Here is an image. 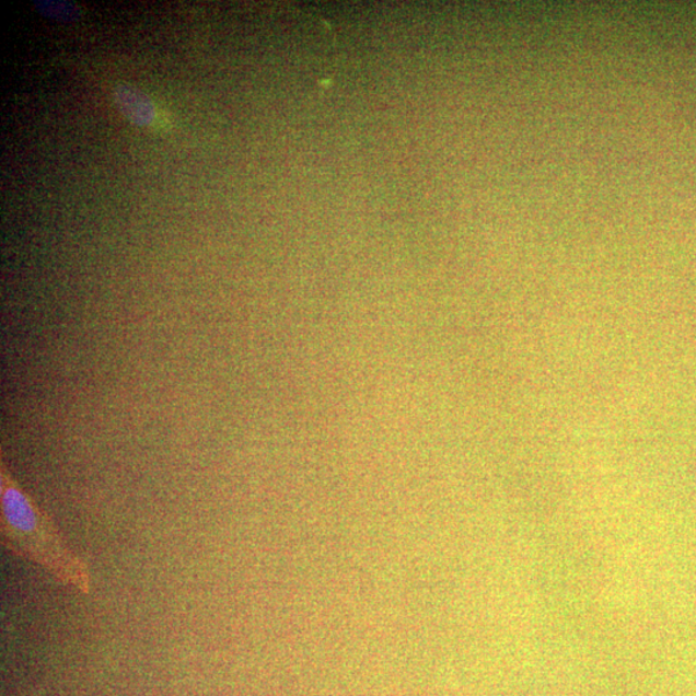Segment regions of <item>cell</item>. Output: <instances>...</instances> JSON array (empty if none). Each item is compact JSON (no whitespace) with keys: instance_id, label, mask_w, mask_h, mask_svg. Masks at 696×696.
<instances>
[{"instance_id":"2","label":"cell","mask_w":696,"mask_h":696,"mask_svg":"<svg viewBox=\"0 0 696 696\" xmlns=\"http://www.w3.org/2000/svg\"><path fill=\"white\" fill-rule=\"evenodd\" d=\"M126 96L128 98H126L123 107H125V111L132 120L141 123V125H143V123L154 120L152 118H154L155 113L152 111V107L147 100L141 98V96L139 97V94L130 92H127Z\"/></svg>"},{"instance_id":"1","label":"cell","mask_w":696,"mask_h":696,"mask_svg":"<svg viewBox=\"0 0 696 696\" xmlns=\"http://www.w3.org/2000/svg\"><path fill=\"white\" fill-rule=\"evenodd\" d=\"M0 521L3 545L18 556L45 568L58 582L89 593L90 571L67 546L54 522L19 487L9 471L0 475Z\"/></svg>"}]
</instances>
